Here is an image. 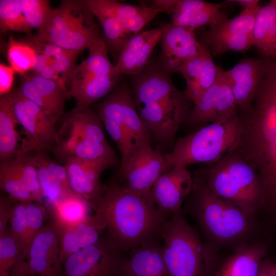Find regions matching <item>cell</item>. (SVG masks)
I'll use <instances>...</instances> for the list:
<instances>
[{
	"mask_svg": "<svg viewBox=\"0 0 276 276\" xmlns=\"http://www.w3.org/2000/svg\"><path fill=\"white\" fill-rule=\"evenodd\" d=\"M264 60V75L251 106L239 111L241 132L237 150L262 181L264 210L276 223V57Z\"/></svg>",
	"mask_w": 276,
	"mask_h": 276,
	"instance_id": "cell-1",
	"label": "cell"
},
{
	"mask_svg": "<svg viewBox=\"0 0 276 276\" xmlns=\"http://www.w3.org/2000/svg\"><path fill=\"white\" fill-rule=\"evenodd\" d=\"M90 204L105 221L108 239L124 252L160 236L163 224L169 216L158 209L150 192L136 193L116 179L106 185L104 194Z\"/></svg>",
	"mask_w": 276,
	"mask_h": 276,
	"instance_id": "cell-2",
	"label": "cell"
},
{
	"mask_svg": "<svg viewBox=\"0 0 276 276\" xmlns=\"http://www.w3.org/2000/svg\"><path fill=\"white\" fill-rule=\"evenodd\" d=\"M157 60L151 59L139 74L131 76L136 109L152 136L161 144L173 142L190 112V101L173 84Z\"/></svg>",
	"mask_w": 276,
	"mask_h": 276,
	"instance_id": "cell-3",
	"label": "cell"
},
{
	"mask_svg": "<svg viewBox=\"0 0 276 276\" xmlns=\"http://www.w3.org/2000/svg\"><path fill=\"white\" fill-rule=\"evenodd\" d=\"M190 196L182 212L196 221L206 242L217 249L247 242L255 228L254 216L214 195L196 174Z\"/></svg>",
	"mask_w": 276,
	"mask_h": 276,
	"instance_id": "cell-4",
	"label": "cell"
},
{
	"mask_svg": "<svg viewBox=\"0 0 276 276\" xmlns=\"http://www.w3.org/2000/svg\"><path fill=\"white\" fill-rule=\"evenodd\" d=\"M160 235L169 276H214L221 258L216 248L201 240L182 211L165 220Z\"/></svg>",
	"mask_w": 276,
	"mask_h": 276,
	"instance_id": "cell-5",
	"label": "cell"
},
{
	"mask_svg": "<svg viewBox=\"0 0 276 276\" xmlns=\"http://www.w3.org/2000/svg\"><path fill=\"white\" fill-rule=\"evenodd\" d=\"M211 165L197 174L211 192L254 216L264 209L265 194L262 181L237 149Z\"/></svg>",
	"mask_w": 276,
	"mask_h": 276,
	"instance_id": "cell-6",
	"label": "cell"
},
{
	"mask_svg": "<svg viewBox=\"0 0 276 276\" xmlns=\"http://www.w3.org/2000/svg\"><path fill=\"white\" fill-rule=\"evenodd\" d=\"M239 112L224 122L205 125L179 138L173 150L165 154L168 170L196 163L212 164L237 149L240 136Z\"/></svg>",
	"mask_w": 276,
	"mask_h": 276,
	"instance_id": "cell-7",
	"label": "cell"
},
{
	"mask_svg": "<svg viewBox=\"0 0 276 276\" xmlns=\"http://www.w3.org/2000/svg\"><path fill=\"white\" fill-rule=\"evenodd\" d=\"M96 19L86 0H63L53 9L47 25L33 37L81 52L103 37Z\"/></svg>",
	"mask_w": 276,
	"mask_h": 276,
	"instance_id": "cell-8",
	"label": "cell"
},
{
	"mask_svg": "<svg viewBox=\"0 0 276 276\" xmlns=\"http://www.w3.org/2000/svg\"><path fill=\"white\" fill-rule=\"evenodd\" d=\"M88 50L87 57L75 66L68 80L66 97L75 99L76 109L92 106L106 97L119 84L122 77L113 74L114 65L109 59L103 37Z\"/></svg>",
	"mask_w": 276,
	"mask_h": 276,
	"instance_id": "cell-9",
	"label": "cell"
},
{
	"mask_svg": "<svg viewBox=\"0 0 276 276\" xmlns=\"http://www.w3.org/2000/svg\"><path fill=\"white\" fill-rule=\"evenodd\" d=\"M13 109L18 124L25 131L17 154L53 150L59 121L25 98L17 89L10 93Z\"/></svg>",
	"mask_w": 276,
	"mask_h": 276,
	"instance_id": "cell-10",
	"label": "cell"
},
{
	"mask_svg": "<svg viewBox=\"0 0 276 276\" xmlns=\"http://www.w3.org/2000/svg\"><path fill=\"white\" fill-rule=\"evenodd\" d=\"M127 258L104 232L96 242L67 258L61 276H127Z\"/></svg>",
	"mask_w": 276,
	"mask_h": 276,
	"instance_id": "cell-11",
	"label": "cell"
},
{
	"mask_svg": "<svg viewBox=\"0 0 276 276\" xmlns=\"http://www.w3.org/2000/svg\"><path fill=\"white\" fill-rule=\"evenodd\" d=\"M93 108L101 119H113L122 126L130 137L134 152L145 145H151L152 136L136 109L131 86L126 82H120Z\"/></svg>",
	"mask_w": 276,
	"mask_h": 276,
	"instance_id": "cell-12",
	"label": "cell"
},
{
	"mask_svg": "<svg viewBox=\"0 0 276 276\" xmlns=\"http://www.w3.org/2000/svg\"><path fill=\"white\" fill-rule=\"evenodd\" d=\"M238 112L225 71L220 67L215 81L194 105L185 123L200 128L224 122Z\"/></svg>",
	"mask_w": 276,
	"mask_h": 276,
	"instance_id": "cell-13",
	"label": "cell"
},
{
	"mask_svg": "<svg viewBox=\"0 0 276 276\" xmlns=\"http://www.w3.org/2000/svg\"><path fill=\"white\" fill-rule=\"evenodd\" d=\"M168 170L165 154L147 144L133 152L119 169L116 179L131 191L147 194L159 176Z\"/></svg>",
	"mask_w": 276,
	"mask_h": 276,
	"instance_id": "cell-14",
	"label": "cell"
},
{
	"mask_svg": "<svg viewBox=\"0 0 276 276\" xmlns=\"http://www.w3.org/2000/svg\"><path fill=\"white\" fill-rule=\"evenodd\" d=\"M159 28L162 50L158 62L169 75L179 73L187 62L200 52L203 44L198 41L194 31L172 22L164 24Z\"/></svg>",
	"mask_w": 276,
	"mask_h": 276,
	"instance_id": "cell-15",
	"label": "cell"
},
{
	"mask_svg": "<svg viewBox=\"0 0 276 276\" xmlns=\"http://www.w3.org/2000/svg\"><path fill=\"white\" fill-rule=\"evenodd\" d=\"M59 240L53 221L49 219L34 238L28 248L27 261L30 276H61Z\"/></svg>",
	"mask_w": 276,
	"mask_h": 276,
	"instance_id": "cell-16",
	"label": "cell"
},
{
	"mask_svg": "<svg viewBox=\"0 0 276 276\" xmlns=\"http://www.w3.org/2000/svg\"><path fill=\"white\" fill-rule=\"evenodd\" d=\"M192 187L193 176L187 167L175 166L159 176L150 193L158 209L170 216L182 211V204Z\"/></svg>",
	"mask_w": 276,
	"mask_h": 276,
	"instance_id": "cell-17",
	"label": "cell"
},
{
	"mask_svg": "<svg viewBox=\"0 0 276 276\" xmlns=\"http://www.w3.org/2000/svg\"><path fill=\"white\" fill-rule=\"evenodd\" d=\"M56 157L65 163L71 158L106 163L113 167L120 161L108 143H101L81 137L73 131H59L53 149Z\"/></svg>",
	"mask_w": 276,
	"mask_h": 276,
	"instance_id": "cell-18",
	"label": "cell"
},
{
	"mask_svg": "<svg viewBox=\"0 0 276 276\" xmlns=\"http://www.w3.org/2000/svg\"><path fill=\"white\" fill-rule=\"evenodd\" d=\"M264 58H245L225 71L239 111L249 110L264 75Z\"/></svg>",
	"mask_w": 276,
	"mask_h": 276,
	"instance_id": "cell-19",
	"label": "cell"
},
{
	"mask_svg": "<svg viewBox=\"0 0 276 276\" xmlns=\"http://www.w3.org/2000/svg\"><path fill=\"white\" fill-rule=\"evenodd\" d=\"M160 28L147 30L133 35L122 49L114 65L113 74L119 77L141 73L150 61L153 51L160 41Z\"/></svg>",
	"mask_w": 276,
	"mask_h": 276,
	"instance_id": "cell-20",
	"label": "cell"
},
{
	"mask_svg": "<svg viewBox=\"0 0 276 276\" xmlns=\"http://www.w3.org/2000/svg\"><path fill=\"white\" fill-rule=\"evenodd\" d=\"M71 187L74 192L90 203L105 192L106 185L100 181L102 173L113 167L102 162H94L78 158H71L64 165Z\"/></svg>",
	"mask_w": 276,
	"mask_h": 276,
	"instance_id": "cell-21",
	"label": "cell"
},
{
	"mask_svg": "<svg viewBox=\"0 0 276 276\" xmlns=\"http://www.w3.org/2000/svg\"><path fill=\"white\" fill-rule=\"evenodd\" d=\"M209 48L204 44L200 52L180 70L186 82L183 93L196 104L215 81L219 70Z\"/></svg>",
	"mask_w": 276,
	"mask_h": 276,
	"instance_id": "cell-22",
	"label": "cell"
},
{
	"mask_svg": "<svg viewBox=\"0 0 276 276\" xmlns=\"http://www.w3.org/2000/svg\"><path fill=\"white\" fill-rule=\"evenodd\" d=\"M227 3H211L201 0H176L170 12L173 24L194 32L204 25L213 26L227 18L221 9Z\"/></svg>",
	"mask_w": 276,
	"mask_h": 276,
	"instance_id": "cell-23",
	"label": "cell"
},
{
	"mask_svg": "<svg viewBox=\"0 0 276 276\" xmlns=\"http://www.w3.org/2000/svg\"><path fill=\"white\" fill-rule=\"evenodd\" d=\"M106 227L103 218L95 213L74 226L56 229L59 240L60 260L63 265L70 256L96 242Z\"/></svg>",
	"mask_w": 276,
	"mask_h": 276,
	"instance_id": "cell-24",
	"label": "cell"
},
{
	"mask_svg": "<svg viewBox=\"0 0 276 276\" xmlns=\"http://www.w3.org/2000/svg\"><path fill=\"white\" fill-rule=\"evenodd\" d=\"M161 241L160 236L153 237L129 251L125 265L127 276H169Z\"/></svg>",
	"mask_w": 276,
	"mask_h": 276,
	"instance_id": "cell-25",
	"label": "cell"
},
{
	"mask_svg": "<svg viewBox=\"0 0 276 276\" xmlns=\"http://www.w3.org/2000/svg\"><path fill=\"white\" fill-rule=\"evenodd\" d=\"M34 152L43 204L56 202L75 193L71 187L64 165L52 160L45 152Z\"/></svg>",
	"mask_w": 276,
	"mask_h": 276,
	"instance_id": "cell-26",
	"label": "cell"
},
{
	"mask_svg": "<svg viewBox=\"0 0 276 276\" xmlns=\"http://www.w3.org/2000/svg\"><path fill=\"white\" fill-rule=\"evenodd\" d=\"M268 250L263 242H246L222 261L214 276H257Z\"/></svg>",
	"mask_w": 276,
	"mask_h": 276,
	"instance_id": "cell-27",
	"label": "cell"
},
{
	"mask_svg": "<svg viewBox=\"0 0 276 276\" xmlns=\"http://www.w3.org/2000/svg\"><path fill=\"white\" fill-rule=\"evenodd\" d=\"M44 205L57 229L70 227L83 221L89 216L92 209L90 203L76 193Z\"/></svg>",
	"mask_w": 276,
	"mask_h": 276,
	"instance_id": "cell-28",
	"label": "cell"
},
{
	"mask_svg": "<svg viewBox=\"0 0 276 276\" xmlns=\"http://www.w3.org/2000/svg\"><path fill=\"white\" fill-rule=\"evenodd\" d=\"M252 36L254 45L264 58L276 57V0L261 7Z\"/></svg>",
	"mask_w": 276,
	"mask_h": 276,
	"instance_id": "cell-29",
	"label": "cell"
},
{
	"mask_svg": "<svg viewBox=\"0 0 276 276\" xmlns=\"http://www.w3.org/2000/svg\"><path fill=\"white\" fill-rule=\"evenodd\" d=\"M10 93L0 98V160L7 161L17 155L19 136Z\"/></svg>",
	"mask_w": 276,
	"mask_h": 276,
	"instance_id": "cell-30",
	"label": "cell"
},
{
	"mask_svg": "<svg viewBox=\"0 0 276 276\" xmlns=\"http://www.w3.org/2000/svg\"><path fill=\"white\" fill-rule=\"evenodd\" d=\"M29 43L43 55L46 64L59 75L66 84H68L81 52L67 50L53 43L38 40L33 37L30 38Z\"/></svg>",
	"mask_w": 276,
	"mask_h": 276,
	"instance_id": "cell-31",
	"label": "cell"
},
{
	"mask_svg": "<svg viewBox=\"0 0 276 276\" xmlns=\"http://www.w3.org/2000/svg\"><path fill=\"white\" fill-rule=\"evenodd\" d=\"M261 6L256 5L243 10L237 16L225 18L210 27L203 35V41L223 36H252L256 16Z\"/></svg>",
	"mask_w": 276,
	"mask_h": 276,
	"instance_id": "cell-32",
	"label": "cell"
},
{
	"mask_svg": "<svg viewBox=\"0 0 276 276\" xmlns=\"http://www.w3.org/2000/svg\"><path fill=\"white\" fill-rule=\"evenodd\" d=\"M30 275L28 262L22 256L10 229L0 235V276Z\"/></svg>",
	"mask_w": 276,
	"mask_h": 276,
	"instance_id": "cell-33",
	"label": "cell"
},
{
	"mask_svg": "<svg viewBox=\"0 0 276 276\" xmlns=\"http://www.w3.org/2000/svg\"><path fill=\"white\" fill-rule=\"evenodd\" d=\"M80 136L101 143H108L103 132V124L91 106L83 109L73 108L65 113Z\"/></svg>",
	"mask_w": 276,
	"mask_h": 276,
	"instance_id": "cell-34",
	"label": "cell"
},
{
	"mask_svg": "<svg viewBox=\"0 0 276 276\" xmlns=\"http://www.w3.org/2000/svg\"><path fill=\"white\" fill-rule=\"evenodd\" d=\"M90 8L102 27L103 37L107 49L118 58L132 36L127 31L123 23L116 17L98 9Z\"/></svg>",
	"mask_w": 276,
	"mask_h": 276,
	"instance_id": "cell-35",
	"label": "cell"
},
{
	"mask_svg": "<svg viewBox=\"0 0 276 276\" xmlns=\"http://www.w3.org/2000/svg\"><path fill=\"white\" fill-rule=\"evenodd\" d=\"M41 97L49 104L59 121L65 113V99L67 88L61 82L44 78L33 72L28 76Z\"/></svg>",
	"mask_w": 276,
	"mask_h": 276,
	"instance_id": "cell-36",
	"label": "cell"
},
{
	"mask_svg": "<svg viewBox=\"0 0 276 276\" xmlns=\"http://www.w3.org/2000/svg\"><path fill=\"white\" fill-rule=\"evenodd\" d=\"M0 188L4 193L15 200L35 202L11 160L0 162Z\"/></svg>",
	"mask_w": 276,
	"mask_h": 276,
	"instance_id": "cell-37",
	"label": "cell"
},
{
	"mask_svg": "<svg viewBox=\"0 0 276 276\" xmlns=\"http://www.w3.org/2000/svg\"><path fill=\"white\" fill-rule=\"evenodd\" d=\"M36 54V50L29 42L18 41L10 35L7 57L15 73L24 74L33 70Z\"/></svg>",
	"mask_w": 276,
	"mask_h": 276,
	"instance_id": "cell-38",
	"label": "cell"
},
{
	"mask_svg": "<svg viewBox=\"0 0 276 276\" xmlns=\"http://www.w3.org/2000/svg\"><path fill=\"white\" fill-rule=\"evenodd\" d=\"M11 160L33 195L35 202L43 204V196L35 162V152L17 154Z\"/></svg>",
	"mask_w": 276,
	"mask_h": 276,
	"instance_id": "cell-39",
	"label": "cell"
},
{
	"mask_svg": "<svg viewBox=\"0 0 276 276\" xmlns=\"http://www.w3.org/2000/svg\"><path fill=\"white\" fill-rule=\"evenodd\" d=\"M0 29L2 33H29L32 30L22 13L19 0L0 1Z\"/></svg>",
	"mask_w": 276,
	"mask_h": 276,
	"instance_id": "cell-40",
	"label": "cell"
},
{
	"mask_svg": "<svg viewBox=\"0 0 276 276\" xmlns=\"http://www.w3.org/2000/svg\"><path fill=\"white\" fill-rule=\"evenodd\" d=\"M22 13L32 29L37 32L42 30L48 22L53 8L48 0H19Z\"/></svg>",
	"mask_w": 276,
	"mask_h": 276,
	"instance_id": "cell-41",
	"label": "cell"
},
{
	"mask_svg": "<svg viewBox=\"0 0 276 276\" xmlns=\"http://www.w3.org/2000/svg\"><path fill=\"white\" fill-rule=\"evenodd\" d=\"M10 231L23 258L27 260L26 239L27 231V216L25 202L15 200L9 220Z\"/></svg>",
	"mask_w": 276,
	"mask_h": 276,
	"instance_id": "cell-42",
	"label": "cell"
},
{
	"mask_svg": "<svg viewBox=\"0 0 276 276\" xmlns=\"http://www.w3.org/2000/svg\"><path fill=\"white\" fill-rule=\"evenodd\" d=\"M27 216L26 245L27 253L32 241L50 219L46 206L35 202H25Z\"/></svg>",
	"mask_w": 276,
	"mask_h": 276,
	"instance_id": "cell-43",
	"label": "cell"
},
{
	"mask_svg": "<svg viewBox=\"0 0 276 276\" xmlns=\"http://www.w3.org/2000/svg\"><path fill=\"white\" fill-rule=\"evenodd\" d=\"M101 120L107 132L116 144L120 152L119 168H122L134 152L130 137L124 128L117 121L111 119Z\"/></svg>",
	"mask_w": 276,
	"mask_h": 276,
	"instance_id": "cell-44",
	"label": "cell"
},
{
	"mask_svg": "<svg viewBox=\"0 0 276 276\" xmlns=\"http://www.w3.org/2000/svg\"><path fill=\"white\" fill-rule=\"evenodd\" d=\"M86 1L89 7L101 10L116 17L122 23L134 16L142 7L112 0Z\"/></svg>",
	"mask_w": 276,
	"mask_h": 276,
	"instance_id": "cell-45",
	"label": "cell"
},
{
	"mask_svg": "<svg viewBox=\"0 0 276 276\" xmlns=\"http://www.w3.org/2000/svg\"><path fill=\"white\" fill-rule=\"evenodd\" d=\"M162 10L152 7L142 6L140 11L132 17L123 23L127 31L131 35L138 34L146 25L154 19Z\"/></svg>",
	"mask_w": 276,
	"mask_h": 276,
	"instance_id": "cell-46",
	"label": "cell"
},
{
	"mask_svg": "<svg viewBox=\"0 0 276 276\" xmlns=\"http://www.w3.org/2000/svg\"><path fill=\"white\" fill-rule=\"evenodd\" d=\"M15 200L4 193L0 197V235L7 229V222L9 220L13 206Z\"/></svg>",
	"mask_w": 276,
	"mask_h": 276,
	"instance_id": "cell-47",
	"label": "cell"
},
{
	"mask_svg": "<svg viewBox=\"0 0 276 276\" xmlns=\"http://www.w3.org/2000/svg\"><path fill=\"white\" fill-rule=\"evenodd\" d=\"M15 73L10 66L3 63L0 64V95H7L12 91Z\"/></svg>",
	"mask_w": 276,
	"mask_h": 276,
	"instance_id": "cell-48",
	"label": "cell"
},
{
	"mask_svg": "<svg viewBox=\"0 0 276 276\" xmlns=\"http://www.w3.org/2000/svg\"><path fill=\"white\" fill-rule=\"evenodd\" d=\"M274 263L269 258H265L261 262L257 276H275L273 272Z\"/></svg>",
	"mask_w": 276,
	"mask_h": 276,
	"instance_id": "cell-49",
	"label": "cell"
},
{
	"mask_svg": "<svg viewBox=\"0 0 276 276\" xmlns=\"http://www.w3.org/2000/svg\"><path fill=\"white\" fill-rule=\"evenodd\" d=\"M226 1L228 3H237L244 9L258 5L260 2V1L258 0H231Z\"/></svg>",
	"mask_w": 276,
	"mask_h": 276,
	"instance_id": "cell-50",
	"label": "cell"
},
{
	"mask_svg": "<svg viewBox=\"0 0 276 276\" xmlns=\"http://www.w3.org/2000/svg\"><path fill=\"white\" fill-rule=\"evenodd\" d=\"M273 272H274V275L276 276V264H275L273 266Z\"/></svg>",
	"mask_w": 276,
	"mask_h": 276,
	"instance_id": "cell-51",
	"label": "cell"
},
{
	"mask_svg": "<svg viewBox=\"0 0 276 276\" xmlns=\"http://www.w3.org/2000/svg\"><path fill=\"white\" fill-rule=\"evenodd\" d=\"M27 276H30V275H27Z\"/></svg>",
	"mask_w": 276,
	"mask_h": 276,
	"instance_id": "cell-52",
	"label": "cell"
}]
</instances>
